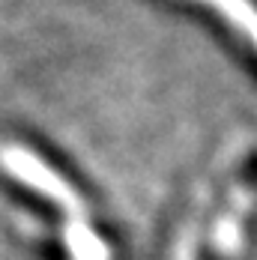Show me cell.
I'll list each match as a JSON object with an SVG mask.
<instances>
[{"instance_id": "7a4b0ae2", "label": "cell", "mask_w": 257, "mask_h": 260, "mask_svg": "<svg viewBox=\"0 0 257 260\" xmlns=\"http://www.w3.org/2000/svg\"><path fill=\"white\" fill-rule=\"evenodd\" d=\"M251 201H254V191L248 185H242L236 194L231 198V209L221 215V221L215 224V234H212V245L221 257H231L233 251L239 248L242 242V218L248 215L251 209Z\"/></svg>"}, {"instance_id": "3957f363", "label": "cell", "mask_w": 257, "mask_h": 260, "mask_svg": "<svg viewBox=\"0 0 257 260\" xmlns=\"http://www.w3.org/2000/svg\"><path fill=\"white\" fill-rule=\"evenodd\" d=\"M206 6H212L221 18H228L242 36H248V42L257 48V6L251 0H201Z\"/></svg>"}, {"instance_id": "6da1fadb", "label": "cell", "mask_w": 257, "mask_h": 260, "mask_svg": "<svg viewBox=\"0 0 257 260\" xmlns=\"http://www.w3.org/2000/svg\"><path fill=\"white\" fill-rule=\"evenodd\" d=\"M0 171L15 177L24 188L33 194L51 201L54 207L66 215V228L75 224H87V212H84V201L78 198V191L63 180L51 165H45L36 153H30L27 147L18 144H0Z\"/></svg>"}]
</instances>
